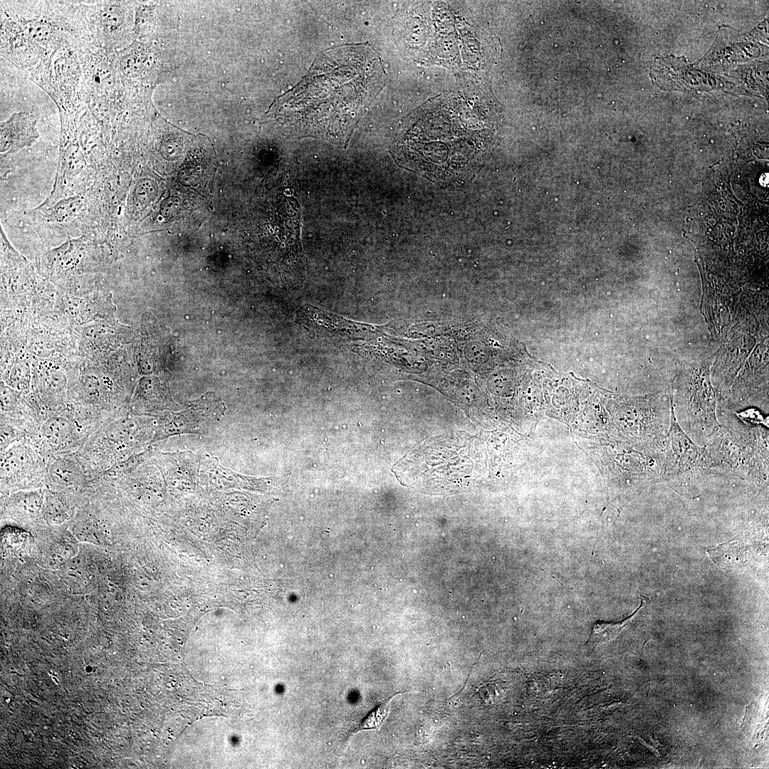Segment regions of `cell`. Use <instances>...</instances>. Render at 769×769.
Masks as SVG:
<instances>
[{"label":"cell","instance_id":"cell-1","mask_svg":"<svg viewBox=\"0 0 769 769\" xmlns=\"http://www.w3.org/2000/svg\"><path fill=\"white\" fill-rule=\"evenodd\" d=\"M385 80L381 59L369 43L333 47L318 56L272 111L296 135L347 143Z\"/></svg>","mask_w":769,"mask_h":769},{"label":"cell","instance_id":"cell-2","mask_svg":"<svg viewBox=\"0 0 769 769\" xmlns=\"http://www.w3.org/2000/svg\"><path fill=\"white\" fill-rule=\"evenodd\" d=\"M491 134L479 97L451 91L429 100L404 120L392 152L399 166L449 184L474 172Z\"/></svg>","mask_w":769,"mask_h":769},{"label":"cell","instance_id":"cell-3","mask_svg":"<svg viewBox=\"0 0 769 769\" xmlns=\"http://www.w3.org/2000/svg\"><path fill=\"white\" fill-rule=\"evenodd\" d=\"M466 441L454 439L428 441L401 460L393 471L405 484L432 490L450 488L474 470Z\"/></svg>","mask_w":769,"mask_h":769},{"label":"cell","instance_id":"cell-4","mask_svg":"<svg viewBox=\"0 0 769 769\" xmlns=\"http://www.w3.org/2000/svg\"><path fill=\"white\" fill-rule=\"evenodd\" d=\"M226 407L219 397L207 392L178 413L166 417L160 426L159 438L179 434H204L209 426L221 419Z\"/></svg>","mask_w":769,"mask_h":769},{"label":"cell","instance_id":"cell-5","mask_svg":"<svg viewBox=\"0 0 769 769\" xmlns=\"http://www.w3.org/2000/svg\"><path fill=\"white\" fill-rule=\"evenodd\" d=\"M703 456V451L699 450L679 429L672 412L665 474H678L691 470L699 465Z\"/></svg>","mask_w":769,"mask_h":769},{"label":"cell","instance_id":"cell-6","mask_svg":"<svg viewBox=\"0 0 769 769\" xmlns=\"http://www.w3.org/2000/svg\"><path fill=\"white\" fill-rule=\"evenodd\" d=\"M36 120L31 113L19 112L1 123V152H14L32 145L38 137Z\"/></svg>","mask_w":769,"mask_h":769},{"label":"cell","instance_id":"cell-7","mask_svg":"<svg viewBox=\"0 0 769 769\" xmlns=\"http://www.w3.org/2000/svg\"><path fill=\"white\" fill-rule=\"evenodd\" d=\"M624 623H607L597 621L593 623L588 642L602 644L612 639L620 630Z\"/></svg>","mask_w":769,"mask_h":769},{"label":"cell","instance_id":"cell-8","mask_svg":"<svg viewBox=\"0 0 769 769\" xmlns=\"http://www.w3.org/2000/svg\"><path fill=\"white\" fill-rule=\"evenodd\" d=\"M43 431L46 437L53 442L65 441L70 434V428L66 421L61 419H52L44 424Z\"/></svg>","mask_w":769,"mask_h":769},{"label":"cell","instance_id":"cell-9","mask_svg":"<svg viewBox=\"0 0 769 769\" xmlns=\"http://www.w3.org/2000/svg\"><path fill=\"white\" fill-rule=\"evenodd\" d=\"M392 699L387 701L385 703H381L379 706L375 708L362 722L360 730L365 729H374L380 726L383 719L386 717L388 711L389 702Z\"/></svg>","mask_w":769,"mask_h":769},{"label":"cell","instance_id":"cell-10","mask_svg":"<svg viewBox=\"0 0 769 769\" xmlns=\"http://www.w3.org/2000/svg\"><path fill=\"white\" fill-rule=\"evenodd\" d=\"M120 11L116 6H108L104 8L100 14V19L103 24L109 29L115 28L120 23Z\"/></svg>","mask_w":769,"mask_h":769}]
</instances>
